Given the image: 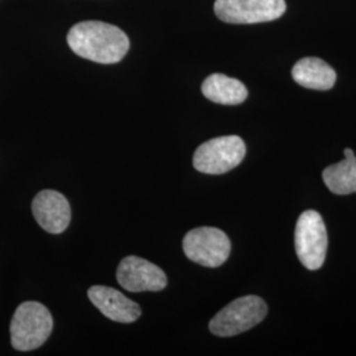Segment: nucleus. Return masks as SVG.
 I'll list each match as a JSON object with an SVG mask.
<instances>
[{
  "instance_id": "nucleus-1",
  "label": "nucleus",
  "mask_w": 356,
  "mask_h": 356,
  "mask_svg": "<svg viewBox=\"0 0 356 356\" xmlns=\"http://www.w3.org/2000/svg\"><path fill=\"white\" fill-rule=\"evenodd\" d=\"M67 44L76 56L104 65L122 61L129 49V38L120 28L94 20L72 26Z\"/></svg>"
},
{
  "instance_id": "nucleus-2",
  "label": "nucleus",
  "mask_w": 356,
  "mask_h": 356,
  "mask_svg": "<svg viewBox=\"0 0 356 356\" xmlns=\"http://www.w3.org/2000/svg\"><path fill=\"white\" fill-rule=\"evenodd\" d=\"M51 330V312L40 302L26 301L13 314L10 326L11 343L17 351H32L47 342Z\"/></svg>"
},
{
  "instance_id": "nucleus-3",
  "label": "nucleus",
  "mask_w": 356,
  "mask_h": 356,
  "mask_svg": "<svg viewBox=\"0 0 356 356\" xmlns=\"http://www.w3.org/2000/svg\"><path fill=\"white\" fill-rule=\"evenodd\" d=\"M268 306L257 296H244L223 307L210 321L209 329L216 337H234L251 330L266 318Z\"/></svg>"
},
{
  "instance_id": "nucleus-4",
  "label": "nucleus",
  "mask_w": 356,
  "mask_h": 356,
  "mask_svg": "<svg viewBox=\"0 0 356 356\" xmlns=\"http://www.w3.org/2000/svg\"><path fill=\"white\" fill-rule=\"evenodd\" d=\"M247 148L242 138L229 135L201 144L193 156L194 168L204 175H223L239 165Z\"/></svg>"
},
{
  "instance_id": "nucleus-5",
  "label": "nucleus",
  "mask_w": 356,
  "mask_h": 356,
  "mask_svg": "<svg viewBox=\"0 0 356 356\" xmlns=\"http://www.w3.org/2000/svg\"><path fill=\"white\" fill-rule=\"evenodd\" d=\"M294 245L304 267L317 270L323 266L327 252V229L317 211L307 210L300 216L296 225Z\"/></svg>"
},
{
  "instance_id": "nucleus-6",
  "label": "nucleus",
  "mask_w": 356,
  "mask_h": 356,
  "mask_svg": "<svg viewBox=\"0 0 356 356\" xmlns=\"http://www.w3.org/2000/svg\"><path fill=\"white\" fill-rule=\"evenodd\" d=\"M188 259L204 267H220L231 252L229 236L216 227H198L189 231L182 242Z\"/></svg>"
},
{
  "instance_id": "nucleus-7",
  "label": "nucleus",
  "mask_w": 356,
  "mask_h": 356,
  "mask_svg": "<svg viewBox=\"0 0 356 356\" xmlns=\"http://www.w3.org/2000/svg\"><path fill=\"white\" fill-rule=\"evenodd\" d=\"M286 11L285 0H216L214 13L229 24L273 22Z\"/></svg>"
},
{
  "instance_id": "nucleus-8",
  "label": "nucleus",
  "mask_w": 356,
  "mask_h": 356,
  "mask_svg": "<svg viewBox=\"0 0 356 356\" xmlns=\"http://www.w3.org/2000/svg\"><path fill=\"white\" fill-rule=\"evenodd\" d=\"M116 280L128 292H160L165 289L164 270L139 256L124 257L116 270Z\"/></svg>"
},
{
  "instance_id": "nucleus-9",
  "label": "nucleus",
  "mask_w": 356,
  "mask_h": 356,
  "mask_svg": "<svg viewBox=\"0 0 356 356\" xmlns=\"http://www.w3.org/2000/svg\"><path fill=\"white\" fill-rule=\"evenodd\" d=\"M32 213L38 225L49 234L64 232L72 219L69 201L56 191L38 193L32 202Z\"/></svg>"
},
{
  "instance_id": "nucleus-10",
  "label": "nucleus",
  "mask_w": 356,
  "mask_h": 356,
  "mask_svg": "<svg viewBox=\"0 0 356 356\" xmlns=\"http://www.w3.org/2000/svg\"><path fill=\"white\" fill-rule=\"evenodd\" d=\"M90 301L104 317L120 323H132L141 316V307L114 288L94 285L88 291Z\"/></svg>"
},
{
  "instance_id": "nucleus-11",
  "label": "nucleus",
  "mask_w": 356,
  "mask_h": 356,
  "mask_svg": "<svg viewBox=\"0 0 356 356\" xmlns=\"http://www.w3.org/2000/svg\"><path fill=\"white\" fill-rule=\"evenodd\" d=\"M293 79L302 88L330 90L337 82V73L330 65L317 57H305L293 66Z\"/></svg>"
},
{
  "instance_id": "nucleus-12",
  "label": "nucleus",
  "mask_w": 356,
  "mask_h": 356,
  "mask_svg": "<svg viewBox=\"0 0 356 356\" xmlns=\"http://www.w3.org/2000/svg\"><path fill=\"white\" fill-rule=\"evenodd\" d=\"M202 94L211 102L235 106L247 99L248 90L239 79L216 73L204 79Z\"/></svg>"
},
{
  "instance_id": "nucleus-13",
  "label": "nucleus",
  "mask_w": 356,
  "mask_h": 356,
  "mask_svg": "<svg viewBox=\"0 0 356 356\" xmlns=\"http://www.w3.org/2000/svg\"><path fill=\"white\" fill-rule=\"evenodd\" d=\"M343 153L344 160L325 168L322 172L325 185L338 195L356 193V156L350 148H346Z\"/></svg>"
}]
</instances>
